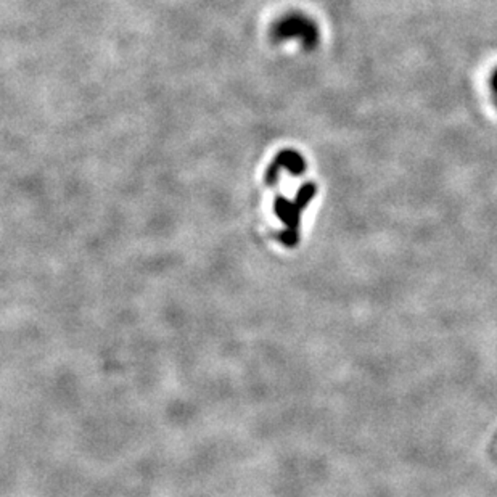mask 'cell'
I'll return each mask as SVG.
<instances>
[{
	"label": "cell",
	"mask_w": 497,
	"mask_h": 497,
	"mask_svg": "<svg viewBox=\"0 0 497 497\" xmlns=\"http://www.w3.org/2000/svg\"><path fill=\"white\" fill-rule=\"evenodd\" d=\"M276 34L277 37H280V39H292V37H298V39L304 42L306 47H313L317 44V40H319L317 28L313 24V21H309L304 17H299V15L282 21V23L277 26Z\"/></svg>",
	"instance_id": "6da1fadb"
},
{
	"label": "cell",
	"mask_w": 497,
	"mask_h": 497,
	"mask_svg": "<svg viewBox=\"0 0 497 497\" xmlns=\"http://www.w3.org/2000/svg\"><path fill=\"white\" fill-rule=\"evenodd\" d=\"M280 242H282L285 246H288V248H295L296 245H298V242H299L298 230H292V229L283 230L282 234H280Z\"/></svg>",
	"instance_id": "7a4b0ae2"
},
{
	"label": "cell",
	"mask_w": 497,
	"mask_h": 497,
	"mask_svg": "<svg viewBox=\"0 0 497 497\" xmlns=\"http://www.w3.org/2000/svg\"><path fill=\"white\" fill-rule=\"evenodd\" d=\"M491 86H493V89H494V92L497 94V70L494 71V74H493V77H491Z\"/></svg>",
	"instance_id": "3957f363"
}]
</instances>
